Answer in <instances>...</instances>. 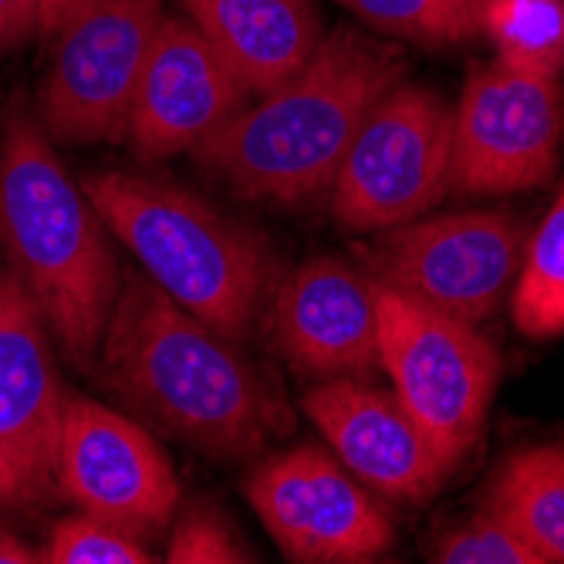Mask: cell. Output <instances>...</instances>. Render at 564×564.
Instances as JSON below:
<instances>
[{
    "instance_id": "cell-12",
    "label": "cell",
    "mask_w": 564,
    "mask_h": 564,
    "mask_svg": "<svg viewBox=\"0 0 564 564\" xmlns=\"http://www.w3.org/2000/svg\"><path fill=\"white\" fill-rule=\"evenodd\" d=\"M58 494L142 544L170 534L180 510V480L163 446L142 423L82 392L65 402Z\"/></svg>"
},
{
    "instance_id": "cell-21",
    "label": "cell",
    "mask_w": 564,
    "mask_h": 564,
    "mask_svg": "<svg viewBox=\"0 0 564 564\" xmlns=\"http://www.w3.org/2000/svg\"><path fill=\"white\" fill-rule=\"evenodd\" d=\"M41 561L47 564H149L152 547L78 510V514L62 518L47 528V538L41 544Z\"/></svg>"
},
{
    "instance_id": "cell-26",
    "label": "cell",
    "mask_w": 564,
    "mask_h": 564,
    "mask_svg": "<svg viewBox=\"0 0 564 564\" xmlns=\"http://www.w3.org/2000/svg\"><path fill=\"white\" fill-rule=\"evenodd\" d=\"M34 561H41V547H31L24 538H18L0 521V564H34Z\"/></svg>"
},
{
    "instance_id": "cell-4",
    "label": "cell",
    "mask_w": 564,
    "mask_h": 564,
    "mask_svg": "<svg viewBox=\"0 0 564 564\" xmlns=\"http://www.w3.org/2000/svg\"><path fill=\"white\" fill-rule=\"evenodd\" d=\"M82 189L142 274L186 312L240 345L271 322L284 268L258 227L186 186L132 170L91 173Z\"/></svg>"
},
{
    "instance_id": "cell-1",
    "label": "cell",
    "mask_w": 564,
    "mask_h": 564,
    "mask_svg": "<svg viewBox=\"0 0 564 564\" xmlns=\"http://www.w3.org/2000/svg\"><path fill=\"white\" fill-rule=\"evenodd\" d=\"M95 369L135 420L217 464H243L291 433L284 399L240 341L135 271L122 274Z\"/></svg>"
},
{
    "instance_id": "cell-23",
    "label": "cell",
    "mask_w": 564,
    "mask_h": 564,
    "mask_svg": "<svg viewBox=\"0 0 564 564\" xmlns=\"http://www.w3.org/2000/svg\"><path fill=\"white\" fill-rule=\"evenodd\" d=\"M166 564H243L253 551L243 544L224 510L210 503H193L170 524V541L163 547Z\"/></svg>"
},
{
    "instance_id": "cell-16",
    "label": "cell",
    "mask_w": 564,
    "mask_h": 564,
    "mask_svg": "<svg viewBox=\"0 0 564 564\" xmlns=\"http://www.w3.org/2000/svg\"><path fill=\"white\" fill-rule=\"evenodd\" d=\"M183 8L250 95L301 72L325 37L312 0H183Z\"/></svg>"
},
{
    "instance_id": "cell-22",
    "label": "cell",
    "mask_w": 564,
    "mask_h": 564,
    "mask_svg": "<svg viewBox=\"0 0 564 564\" xmlns=\"http://www.w3.org/2000/svg\"><path fill=\"white\" fill-rule=\"evenodd\" d=\"M430 561L436 564H544L541 554L510 528L494 510L453 524L430 547Z\"/></svg>"
},
{
    "instance_id": "cell-20",
    "label": "cell",
    "mask_w": 564,
    "mask_h": 564,
    "mask_svg": "<svg viewBox=\"0 0 564 564\" xmlns=\"http://www.w3.org/2000/svg\"><path fill=\"white\" fill-rule=\"evenodd\" d=\"M376 31L420 44H459L480 34L484 0H341Z\"/></svg>"
},
{
    "instance_id": "cell-5",
    "label": "cell",
    "mask_w": 564,
    "mask_h": 564,
    "mask_svg": "<svg viewBox=\"0 0 564 564\" xmlns=\"http://www.w3.org/2000/svg\"><path fill=\"white\" fill-rule=\"evenodd\" d=\"M453 109L413 82L392 85L355 132L332 183V214L351 234L426 217L449 193Z\"/></svg>"
},
{
    "instance_id": "cell-8",
    "label": "cell",
    "mask_w": 564,
    "mask_h": 564,
    "mask_svg": "<svg viewBox=\"0 0 564 564\" xmlns=\"http://www.w3.org/2000/svg\"><path fill=\"white\" fill-rule=\"evenodd\" d=\"M166 0H85L51 34V65L37 88L41 129L68 145L126 139L132 95Z\"/></svg>"
},
{
    "instance_id": "cell-3",
    "label": "cell",
    "mask_w": 564,
    "mask_h": 564,
    "mask_svg": "<svg viewBox=\"0 0 564 564\" xmlns=\"http://www.w3.org/2000/svg\"><path fill=\"white\" fill-rule=\"evenodd\" d=\"M106 234L41 122L11 116L0 142V243L51 338L82 372L95 369L122 284Z\"/></svg>"
},
{
    "instance_id": "cell-7",
    "label": "cell",
    "mask_w": 564,
    "mask_h": 564,
    "mask_svg": "<svg viewBox=\"0 0 564 564\" xmlns=\"http://www.w3.org/2000/svg\"><path fill=\"white\" fill-rule=\"evenodd\" d=\"M528 227L507 210L420 217L358 247L362 271L467 325L490 322L518 281Z\"/></svg>"
},
{
    "instance_id": "cell-11",
    "label": "cell",
    "mask_w": 564,
    "mask_h": 564,
    "mask_svg": "<svg viewBox=\"0 0 564 564\" xmlns=\"http://www.w3.org/2000/svg\"><path fill=\"white\" fill-rule=\"evenodd\" d=\"M243 494L284 557L301 564H366L395 541L372 490L312 443L268 456L250 470Z\"/></svg>"
},
{
    "instance_id": "cell-25",
    "label": "cell",
    "mask_w": 564,
    "mask_h": 564,
    "mask_svg": "<svg viewBox=\"0 0 564 564\" xmlns=\"http://www.w3.org/2000/svg\"><path fill=\"white\" fill-rule=\"evenodd\" d=\"M82 4H85V0H41V4H37V31H41V37L55 34Z\"/></svg>"
},
{
    "instance_id": "cell-14",
    "label": "cell",
    "mask_w": 564,
    "mask_h": 564,
    "mask_svg": "<svg viewBox=\"0 0 564 564\" xmlns=\"http://www.w3.org/2000/svg\"><path fill=\"white\" fill-rule=\"evenodd\" d=\"M253 95L186 18H163L142 65L126 139L145 160L193 152Z\"/></svg>"
},
{
    "instance_id": "cell-15",
    "label": "cell",
    "mask_w": 564,
    "mask_h": 564,
    "mask_svg": "<svg viewBox=\"0 0 564 564\" xmlns=\"http://www.w3.org/2000/svg\"><path fill=\"white\" fill-rule=\"evenodd\" d=\"M301 405L348 474L389 500L420 503L456 470L395 392L335 379L318 382Z\"/></svg>"
},
{
    "instance_id": "cell-19",
    "label": "cell",
    "mask_w": 564,
    "mask_h": 564,
    "mask_svg": "<svg viewBox=\"0 0 564 564\" xmlns=\"http://www.w3.org/2000/svg\"><path fill=\"white\" fill-rule=\"evenodd\" d=\"M480 31L507 65L538 75L564 72V0H484Z\"/></svg>"
},
{
    "instance_id": "cell-9",
    "label": "cell",
    "mask_w": 564,
    "mask_h": 564,
    "mask_svg": "<svg viewBox=\"0 0 564 564\" xmlns=\"http://www.w3.org/2000/svg\"><path fill=\"white\" fill-rule=\"evenodd\" d=\"M51 328L8 271L0 274V521H28L62 500V372Z\"/></svg>"
},
{
    "instance_id": "cell-24",
    "label": "cell",
    "mask_w": 564,
    "mask_h": 564,
    "mask_svg": "<svg viewBox=\"0 0 564 564\" xmlns=\"http://www.w3.org/2000/svg\"><path fill=\"white\" fill-rule=\"evenodd\" d=\"M37 4L41 0H0V51L37 31Z\"/></svg>"
},
{
    "instance_id": "cell-18",
    "label": "cell",
    "mask_w": 564,
    "mask_h": 564,
    "mask_svg": "<svg viewBox=\"0 0 564 564\" xmlns=\"http://www.w3.org/2000/svg\"><path fill=\"white\" fill-rule=\"evenodd\" d=\"M510 315L528 338L564 335V186L524 247Z\"/></svg>"
},
{
    "instance_id": "cell-10",
    "label": "cell",
    "mask_w": 564,
    "mask_h": 564,
    "mask_svg": "<svg viewBox=\"0 0 564 564\" xmlns=\"http://www.w3.org/2000/svg\"><path fill=\"white\" fill-rule=\"evenodd\" d=\"M564 145V85L557 75L500 58L474 65L453 109L449 193L500 196L547 183Z\"/></svg>"
},
{
    "instance_id": "cell-6",
    "label": "cell",
    "mask_w": 564,
    "mask_h": 564,
    "mask_svg": "<svg viewBox=\"0 0 564 564\" xmlns=\"http://www.w3.org/2000/svg\"><path fill=\"white\" fill-rule=\"evenodd\" d=\"M382 369L395 395L459 467L484 436L500 358L497 348L459 318L376 281Z\"/></svg>"
},
{
    "instance_id": "cell-13",
    "label": "cell",
    "mask_w": 564,
    "mask_h": 564,
    "mask_svg": "<svg viewBox=\"0 0 564 564\" xmlns=\"http://www.w3.org/2000/svg\"><path fill=\"white\" fill-rule=\"evenodd\" d=\"M268 325L284 362L312 382H369L382 369L376 281L338 258L284 271Z\"/></svg>"
},
{
    "instance_id": "cell-17",
    "label": "cell",
    "mask_w": 564,
    "mask_h": 564,
    "mask_svg": "<svg viewBox=\"0 0 564 564\" xmlns=\"http://www.w3.org/2000/svg\"><path fill=\"white\" fill-rule=\"evenodd\" d=\"M487 510L514 528L544 564H564V443L510 453L494 474Z\"/></svg>"
},
{
    "instance_id": "cell-2",
    "label": "cell",
    "mask_w": 564,
    "mask_h": 564,
    "mask_svg": "<svg viewBox=\"0 0 564 564\" xmlns=\"http://www.w3.org/2000/svg\"><path fill=\"white\" fill-rule=\"evenodd\" d=\"M402 78L399 47L338 24L301 72L253 95L193 156L240 199L301 207L332 189L355 132Z\"/></svg>"
}]
</instances>
